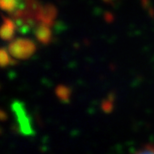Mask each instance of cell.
Listing matches in <instances>:
<instances>
[{
    "instance_id": "cell-1",
    "label": "cell",
    "mask_w": 154,
    "mask_h": 154,
    "mask_svg": "<svg viewBox=\"0 0 154 154\" xmlns=\"http://www.w3.org/2000/svg\"><path fill=\"white\" fill-rule=\"evenodd\" d=\"M35 51V45L31 40L17 38L8 46V52L16 59H27Z\"/></svg>"
},
{
    "instance_id": "cell-2",
    "label": "cell",
    "mask_w": 154,
    "mask_h": 154,
    "mask_svg": "<svg viewBox=\"0 0 154 154\" xmlns=\"http://www.w3.org/2000/svg\"><path fill=\"white\" fill-rule=\"evenodd\" d=\"M15 23L9 18H4L2 27H1V37L4 40H11L14 36L15 32Z\"/></svg>"
},
{
    "instance_id": "cell-3",
    "label": "cell",
    "mask_w": 154,
    "mask_h": 154,
    "mask_svg": "<svg viewBox=\"0 0 154 154\" xmlns=\"http://www.w3.org/2000/svg\"><path fill=\"white\" fill-rule=\"evenodd\" d=\"M35 36L41 43H44V44L45 43H48L51 37V33L47 24H41V25H39L35 30Z\"/></svg>"
},
{
    "instance_id": "cell-4",
    "label": "cell",
    "mask_w": 154,
    "mask_h": 154,
    "mask_svg": "<svg viewBox=\"0 0 154 154\" xmlns=\"http://www.w3.org/2000/svg\"><path fill=\"white\" fill-rule=\"evenodd\" d=\"M11 63V58L9 57V52L7 53L5 49L1 50V65L5 67L6 65H9Z\"/></svg>"
},
{
    "instance_id": "cell-5",
    "label": "cell",
    "mask_w": 154,
    "mask_h": 154,
    "mask_svg": "<svg viewBox=\"0 0 154 154\" xmlns=\"http://www.w3.org/2000/svg\"><path fill=\"white\" fill-rule=\"evenodd\" d=\"M134 154H154V146L153 145H146L136 151Z\"/></svg>"
}]
</instances>
